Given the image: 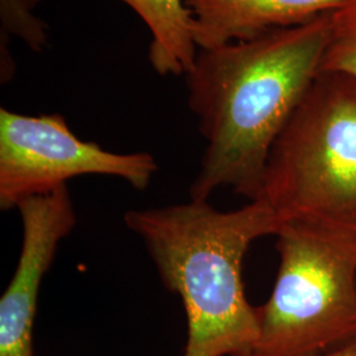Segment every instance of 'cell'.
Returning <instances> with one entry per match:
<instances>
[{
    "label": "cell",
    "mask_w": 356,
    "mask_h": 356,
    "mask_svg": "<svg viewBox=\"0 0 356 356\" xmlns=\"http://www.w3.org/2000/svg\"><path fill=\"white\" fill-rule=\"evenodd\" d=\"M330 13V11H329ZM329 13L257 38L200 49L186 76L193 114L206 140L193 201L220 188L256 201L272 145L318 76Z\"/></svg>",
    "instance_id": "obj_1"
},
{
    "label": "cell",
    "mask_w": 356,
    "mask_h": 356,
    "mask_svg": "<svg viewBox=\"0 0 356 356\" xmlns=\"http://www.w3.org/2000/svg\"><path fill=\"white\" fill-rule=\"evenodd\" d=\"M124 225L140 238L168 291L186 316L184 356H244L259 335L257 307L245 297L243 261L259 238L282 223L264 201L232 211L209 201L128 210Z\"/></svg>",
    "instance_id": "obj_2"
},
{
    "label": "cell",
    "mask_w": 356,
    "mask_h": 356,
    "mask_svg": "<svg viewBox=\"0 0 356 356\" xmlns=\"http://www.w3.org/2000/svg\"><path fill=\"white\" fill-rule=\"evenodd\" d=\"M264 200L281 223L356 229V78L319 72L272 145Z\"/></svg>",
    "instance_id": "obj_3"
},
{
    "label": "cell",
    "mask_w": 356,
    "mask_h": 356,
    "mask_svg": "<svg viewBox=\"0 0 356 356\" xmlns=\"http://www.w3.org/2000/svg\"><path fill=\"white\" fill-rule=\"evenodd\" d=\"M279 270L257 307L252 356H322L356 341V229L288 222Z\"/></svg>",
    "instance_id": "obj_4"
},
{
    "label": "cell",
    "mask_w": 356,
    "mask_h": 356,
    "mask_svg": "<svg viewBox=\"0 0 356 356\" xmlns=\"http://www.w3.org/2000/svg\"><path fill=\"white\" fill-rule=\"evenodd\" d=\"M159 170L151 153H115L79 139L60 114H17L0 108V209L49 194L72 178L110 176L145 191Z\"/></svg>",
    "instance_id": "obj_5"
},
{
    "label": "cell",
    "mask_w": 356,
    "mask_h": 356,
    "mask_svg": "<svg viewBox=\"0 0 356 356\" xmlns=\"http://www.w3.org/2000/svg\"><path fill=\"white\" fill-rule=\"evenodd\" d=\"M23 241L13 279L0 298V356H35L33 327L41 281L76 216L67 186L23 201Z\"/></svg>",
    "instance_id": "obj_6"
},
{
    "label": "cell",
    "mask_w": 356,
    "mask_h": 356,
    "mask_svg": "<svg viewBox=\"0 0 356 356\" xmlns=\"http://www.w3.org/2000/svg\"><path fill=\"white\" fill-rule=\"evenodd\" d=\"M342 0H186L198 49L261 36L306 23Z\"/></svg>",
    "instance_id": "obj_7"
},
{
    "label": "cell",
    "mask_w": 356,
    "mask_h": 356,
    "mask_svg": "<svg viewBox=\"0 0 356 356\" xmlns=\"http://www.w3.org/2000/svg\"><path fill=\"white\" fill-rule=\"evenodd\" d=\"M147 24L149 63L159 76H188L195 64V24L186 0H120Z\"/></svg>",
    "instance_id": "obj_8"
},
{
    "label": "cell",
    "mask_w": 356,
    "mask_h": 356,
    "mask_svg": "<svg viewBox=\"0 0 356 356\" xmlns=\"http://www.w3.org/2000/svg\"><path fill=\"white\" fill-rule=\"evenodd\" d=\"M42 0H0V78L13 79L16 65L10 56L11 38L22 40L35 53L44 51L49 41L48 24L35 13Z\"/></svg>",
    "instance_id": "obj_9"
},
{
    "label": "cell",
    "mask_w": 356,
    "mask_h": 356,
    "mask_svg": "<svg viewBox=\"0 0 356 356\" xmlns=\"http://www.w3.org/2000/svg\"><path fill=\"white\" fill-rule=\"evenodd\" d=\"M330 33L319 72L356 78V0H342L329 13Z\"/></svg>",
    "instance_id": "obj_10"
},
{
    "label": "cell",
    "mask_w": 356,
    "mask_h": 356,
    "mask_svg": "<svg viewBox=\"0 0 356 356\" xmlns=\"http://www.w3.org/2000/svg\"><path fill=\"white\" fill-rule=\"evenodd\" d=\"M244 356H252L251 354ZM322 356H356V341L353 343L346 344L343 347L338 348V350H334L331 353H327L325 355Z\"/></svg>",
    "instance_id": "obj_11"
}]
</instances>
